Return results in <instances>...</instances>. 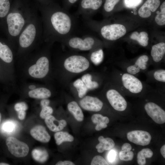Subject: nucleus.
Wrapping results in <instances>:
<instances>
[{
  "label": "nucleus",
  "mask_w": 165,
  "mask_h": 165,
  "mask_svg": "<svg viewBox=\"0 0 165 165\" xmlns=\"http://www.w3.org/2000/svg\"><path fill=\"white\" fill-rule=\"evenodd\" d=\"M42 40L48 43L63 42L73 35L76 25L75 17L68 10L60 8L46 7L41 10Z\"/></svg>",
  "instance_id": "f257e3e1"
},
{
  "label": "nucleus",
  "mask_w": 165,
  "mask_h": 165,
  "mask_svg": "<svg viewBox=\"0 0 165 165\" xmlns=\"http://www.w3.org/2000/svg\"><path fill=\"white\" fill-rule=\"evenodd\" d=\"M42 26L41 19L37 13L32 16L19 35L16 44L21 53L28 50L35 43L42 40Z\"/></svg>",
  "instance_id": "f03ea898"
},
{
  "label": "nucleus",
  "mask_w": 165,
  "mask_h": 165,
  "mask_svg": "<svg viewBox=\"0 0 165 165\" xmlns=\"http://www.w3.org/2000/svg\"><path fill=\"white\" fill-rule=\"evenodd\" d=\"M34 13L16 9L10 10L6 16L8 33L13 45L16 44L19 35Z\"/></svg>",
  "instance_id": "7ed1b4c3"
},
{
  "label": "nucleus",
  "mask_w": 165,
  "mask_h": 165,
  "mask_svg": "<svg viewBox=\"0 0 165 165\" xmlns=\"http://www.w3.org/2000/svg\"><path fill=\"white\" fill-rule=\"evenodd\" d=\"M65 68L68 72L78 73L86 70L90 66V62L85 57L81 55L70 56L64 62Z\"/></svg>",
  "instance_id": "20e7f679"
},
{
  "label": "nucleus",
  "mask_w": 165,
  "mask_h": 165,
  "mask_svg": "<svg viewBox=\"0 0 165 165\" xmlns=\"http://www.w3.org/2000/svg\"><path fill=\"white\" fill-rule=\"evenodd\" d=\"M63 42L66 43L71 48L81 51L91 50L95 43V38L90 35L79 37L72 35Z\"/></svg>",
  "instance_id": "39448f33"
},
{
  "label": "nucleus",
  "mask_w": 165,
  "mask_h": 165,
  "mask_svg": "<svg viewBox=\"0 0 165 165\" xmlns=\"http://www.w3.org/2000/svg\"><path fill=\"white\" fill-rule=\"evenodd\" d=\"M49 70V61L48 57L45 55L37 57L35 63L30 66L28 69L29 75L31 77L37 79L45 77Z\"/></svg>",
  "instance_id": "423d86ee"
},
{
  "label": "nucleus",
  "mask_w": 165,
  "mask_h": 165,
  "mask_svg": "<svg viewBox=\"0 0 165 165\" xmlns=\"http://www.w3.org/2000/svg\"><path fill=\"white\" fill-rule=\"evenodd\" d=\"M127 30L123 25L114 24L103 26L101 28L100 32L102 36L106 40H116L124 35Z\"/></svg>",
  "instance_id": "0eeeda50"
},
{
  "label": "nucleus",
  "mask_w": 165,
  "mask_h": 165,
  "mask_svg": "<svg viewBox=\"0 0 165 165\" xmlns=\"http://www.w3.org/2000/svg\"><path fill=\"white\" fill-rule=\"evenodd\" d=\"M6 144L10 152L16 157H24L29 152L28 145L14 137L8 138L6 140Z\"/></svg>",
  "instance_id": "6e6552de"
},
{
  "label": "nucleus",
  "mask_w": 165,
  "mask_h": 165,
  "mask_svg": "<svg viewBox=\"0 0 165 165\" xmlns=\"http://www.w3.org/2000/svg\"><path fill=\"white\" fill-rule=\"evenodd\" d=\"M102 4V0H81L77 14L81 15L83 19H91L94 12Z\"/></svg>",
  "instance_id": "1a4fd4ad"
},
{
  "label": "nucleus",
  "mask_w": 165,
  "mask_h": 165,
  "mask_svg": "<svg viewBox=\"0 0 165 165\" xmlns=\"http://www.w3.org/2000/svg\"><path fill=\"white\" fill-rule=\"evenodd\" d=\"M107 98L112 107L119 111H124L127 108V102L120 93L117 90L111 89L106 92Z\"/></svg>",
  "instance_id": "9d476101"
},
{
  "label": "nucleus",
  "mask_w": 165,
  "mask_h": 165,
  "mask_svg": "<svg viewBox=\"0 0 165 165\" xmlns=\"http://www.w3.org/2000/svg\"><path fill=\"white\" fill-rule=\"evenodd\" d=\"M121 80L124 87L132 93H139L143 89L141 82L133 75L128 73H124L122 76Z\"/></svg>",
  "instance_id": "9b49d317"
},
{
  "label": "nucleus",
  "mask_w": 165,
  "mask_h": 165,
  "mask_svg": "<svg viewBox=\"0 0 165 165\" xmlns=\"http://www.w3.org/2000/svg\"><path fill=\"white\" fill-rule=\"evenodd\" d=\"M147 114L156 123L162 124L165 123V112L156 104L149 102L145 106Z\"/></svg>",
  "instance_id": "f8f14e48"
},
{
  "label": "nucleus",
  "mask_w": 165,
  "mask_h": 165,
  "mask_svg": "<svg viewBox=\"0 0 165 165\" xmlns=\"http://www.w3.org/2000/svg\"><path fill=\"white\" fill-rule=\"evenodd\" d=\"M128 139L136 144L142 146L148 145L152 137L148 132L142 130H135L130 131L127 134Z\"/></svg>",
  "instance_id": "ddd939ff"
},
{
  "label": "nucleus",
  "mask_w": 165,
  "mask_h": 165,
  "mask_svg": "<svg viewBox=\"0 0 165 165\" xmlns=\"http://www.w3.org/2000/svg\"><path fill=\"white\" fill-rule=\"evenodd\" d=\"M80 105L84 110L97 112L100 111L103 103L98 98L89 96L83 97L80 101Z\"/></svg>",
  "instance_id": "4468645a"
},
{
  "label": "nucleus",
  "mask_w": 165,
  "mask_h": 165,
  "mask_svg": "<svg viewBox=\"0 0 165 165\" xmlns=\"http://www.w3.org/2000/svg\"><path fill=\"white\" fill-rule=\"evenodd\" d=\"M160 4V0H147L139 8L138 13L143 18H148L155 12Z\"/></svg>",
  "instance_id": "2eb2a0df"
},
{
  "label": "nucleus",
  "mask_w": 165,
  "mask_h": 165,
  "mask_svg": "<svg viewBox=\"0 0 165 165\" xmlns=\"http://www.w3.org/2000/svg\"><path fill=\"white\" fill-rule=\"evenodd\" d=\"M31 136L35 139L43 143H47L50 139V136L45 127L42 125H37L30 130Z\"/></svg>",
  "instance_id": "dca6fc26"
},
{
  "label": "nucleus",
  "mask_w": 165,
  "mask_h": 165,
  "mask_svg": "<svg viewBox=\"0 0 165 165\" xmlns=\"http://www.w3.org/2000/svg\"><path fill=\"white\" fill-rule=\"evenodd\" d=\"M45 122L49 130L54 132L59 131L62 130L67 124L65 120H58L51 115L45 119Z\"/></svg>",
  "instance_id": "f3484780"
},
{
  "label": "nucleus",
  "mask_w": 165,
  "mask_h": 165,
  "mask_svg": "<svg viewBox=\"0 0 165 165\" xmlns=\"http://www.w3.org/2000/svg\"><path fill=\"white\" fill-rule=\"evenodd\" d=\"M165 53V43L162 42L153 45L151 51V55L154 61L158 62L163 57Z\"/></svg>",
  "instance_id": "a211bd4d"
},
{
  "label": "nucleus",
  "mask_w": 165,
  "mask_h": 165,
  "mask_svg": "<svg viewBox=\"0 0 165 165\" xmlns=\"http://www.w3.org/2000/svg\"><path fill=\"white\" fill-rule=\"evenodd\" d=\"M51 95V92L49 89L43 87L35 88L28 92V95L30 97L37 99L47 98Z\"/></svg>",
  "instance_id": "6ab92c4d"
},
{
  "label": "nucleus",
  "mask_w": 165,
  "mask_h": 165,
  "mask_svg": "<svg viewBox=\"0 0 165 165\" xmlns=\"http://www.w3.org/2000/svg\"><path fill=\"white\" fill-rule=\"evenodd\" d=\"M99 143L96 146L97 152L102 153L105 150H109L115 146V143L113 140L109 138H105L102 136L98 138Z\"/></svg>",
  "instance_id": "aec40b11"
},
{
  "label": "nucleus",
  "mask_w": 165,
  "mask_h": 165,
  "mask_svg": "<svg viewBox=\"0 0 165 165\" xmlns=\"http://www.w3.org/2000/svg\"><path fill=\"white\" fill-rule=\"evenodd\" d=\"M13 53L7 45L0 42V58L6 63H10L13 59Z\"/></svg>",
  "instance_id": "412c9836"
},
{
  "label": "nucleus",
  "mask_w": 165,
  "mask_h": 165,
  "mask_svg": "<svg viewBox=\"0 0 165 165\" xmlns=\"http://www.w3.org/2000/svg\"><path fill=\"white\" fill-rule=\"evenodd\" d=\"M69 111L72 113L75 118L79 122L82 121L84 119V115L82 111L75 101H72L69 103L67 106Z\"/></svg>",
  "instance_id": "4be33fe9"
},
{
  "label": "nucleus",
  "mask_w": 165,
  "mask_h": 165,
  "mask_svg": "<svg viewBox=\"0 0 165 165\" xmlns=\"http://www.w3.org/2000/svg\"><path fill=\"white\" fill-rule=\"evenodd\" d=\"M31 155L35 161L40 163L46 162L49 156L48 154L45 149L39 148L34 149L31 152Z\"/></svg>",
  "instance_id": "5701e85b"
},
{
  "label": "nucleus",
  "mask_w": 165,
  "mask_h": 165,
  "mask_svg": "<svg viewBox=\"0 0 165 165\" xmlns=\"http://www.w3.org/2000/svg\"><path fill=\"white\" fill-rule=\"evenodd\" d=\"M131 39L137 41L141 46H147L148 44L149 38L148 33L145 31H142L139 33L137 31L133 32L130 36Z\"/></svg>",
  "instance_id": "b1692460"
},
{
  "label": "nucleus",
  "mask_w": 165,
  "mask_h": 165,
  "mask_svg": "<svg viewBox=\"0 0 165 165\" xmlns=\"http://www.w3.org/2000/svg\"><path fill=\"white\" fill-rule=\"evenodd\" d=\"M56 144L60 145L65 141L72 142L73 141V137L66 132H57L54 135Z\"/></svg>",
  "instance_id": "393cba45"
},
{
  "label": "nucleus",
  "mask_w": 165,
  "mask_h": 165,
  "mask_svg": "<svg viewBox=\"0 0 165 165\" xmlns=\"http://www.w3.org/2000/svg\"><path fill=\"white\" fill-rule=\"evenodd\" d=\"M153 153L149 148H146L142 149L138 153L137 162L139 165H144L146 163V159L150 158L153 156Z\"/></svg>",
  "instance_id": "a878e982"
},
{
  "label": "nucleus",
  "mask_w": 165,
  "mask_h": 165,
  "mask_svg": "<svg viewBox=\"0 0 165 165\" xmlns=\"http://www.w3.org/2000/svg\"><path fill=\"white\" fill-rule=\"evenodd\" d=\"M73 86L76 88L80 98H82L86 93L88 89L81 79H78L73 83Z\"/></svg>",
  "instance_id": "bb28decb"
},
{
  "label": "nucleus",
  "mask_w": 165,
  "mask_h": 165,
  "mask_svg": "<svg viewBox=\"0 0 165 165\" xmlns=\"http://www.w3.org/2000/svg\"><path fill=\"white\" fill-rule=\"evenodd\" d=\"M92 75L89 74H86L82 77L81 80L87 89L93 90L97 88L99 86L97 82L92 81Z\"/></svg>",
  "instance_id": "cd10ccee"
},
{
  "label": "nucleus",
  "mask_w": 165,
  "mask_h": 165,
  "mask_svg": "<svg viewBox=\"0 0 165 165\" xmlns=\"http://www.w3.org/2000/svg\"><path fill=\"white\" fill-rule=\"evenodd\" d=\"M160 11H158L155 20L158 25H164L165 24V2H163L160 6Z\"/></svg>",
  "instance_id": "c85d7f7f"
},
{
  "label": "nucleus",
  "mask_w": 165,
  "mask_h": 165,
  "mask_svg": "<svg viewBox=\"0 0 165 165\" xmlns=\"http://www.w3.org/2000/svg\"><path fill=\"white\" fill-rule=\"evenodd\" d=\"M103 58V52L101 49L93 52L90 56L91 61L95 65H98L101 63Z\"/></svg>",
  "instance_id": "c756f323"
},
{
  "label": "nucleus",
  "mask_w": 165,
  "mask_h": 165,
  "mask_svg": "<svg viewBox=\"0 0 165 165\" xmlns=\"http://www.w3.org/2000/svg\"><path fill=\"white\" fill-rule=\"evenodd\" d=\"M9 0H0V18L6 17L10 10Z\"/></svg>",
  "instance_id": "7c9ffc66"
},
{
  "label": "nucleus",
  "mask_w": 165,
  "mask_h": 165,
  "mask_svg": "<svg viewBox=\"0 0 165 165\" xmlns=\"http://www.w3.org/2000/svg\"><path fill=\"white\" fill-rule=\"evenodd\" d=\"M148 60L147 55H142L137 59L134 65L140 70H145L147 68V62Z\"/></svg>",
  "instance_id": "2f4dec72"
},
{
  "label": "nucleus",
  "mask_w": 165,
  "mask_h": 165,
  "mask_svg": "<svg viewBox=\"0 0 165 165\" xmlns=\"http://www.w3.org/2000/svg\"><path fill=\"white\" fill-rule=\"evenodd\" d=\"M91 120L94 123L97 124L102 123L107 124L109 121V119L108 117L104 116L99 114H95L93 115L91 117Z\"/></svg>",
  "instance_id": "473e14b6"
},
{
  "label": "nucleus",
  "mask_w": 165,
  "mask_h": 165,
  "mask_svg": "<svg viewBox=\"0 0 165 165\" xmlns=\"http://www.w3.org/2000/svg\"><path fill=\"white\" fill-rule=\"evenodd\" d=\"M120 0H105L104 5V10L106 12H111Z\"/></svg>",
  "instance_id": "72a5a7b5"
},
{
  "label": "nucleus",
  "mask_w": 165,
  "mask_h": 165,
  "mask_svg": "<svg viewBox=\"0 0 165 165\" xmlns=\"http://www.w3.org/2000/svg\"><path fill=\"white\" fill-rule=\"evenodd\" d=\"M119 157L120 159L124 161H131L132 160L134 153L131 151H127L121 150L119 152Z\"/></svg>",
  "instance_id": "f704fd0d"
},
{
  "label": "nucleus",
  "mask_w": 165,
  "mask_h": 165,
  "mask_svg": "<svg viewBox=\"0 0 165 165\" xmlns=\"http://www.w3.org/2000/svg\"><path fill=\"white\" fill-rule=\"evenodd\" d=\"M16 125L14 121H8L3 124L2 128L4 130L7 132H13L16 130Z\"/></svg>",
  "instance_id": "c9c22d12"
},
{
  "label": "nucleus",
  "mask_w": 165,
  "mask_h": 165,
  "mask_svg": "<svg viewBox=\"0 0 165 165\" xmlns=\"http://www.w3.org/2000/svg\"><path fill=\"white\" fill-rule=\"evenodd\" d=\"M142 0H124V5L128 8H135L140 5L142 2Z\"/></svg>",
  "instance_id": "e433bc0d"
},
{
  "label": "nucleus",
  "mask_w": 165,
  "mask_h": 165,
  "mask_svg": "<svg viewBox=\"0 0 165 165\" xmlns=\"http://www.w3.org/2000/svg\"><path fill=\"white\" fill-rule=\"evenodd\" d=\"M91 165H108L107 161L102 156L97 155L95 156L93 159Z\"/></svg>",
  "instance_id": "4c0bfd02"
},
{
  "label": "nucleus",
  "mask_w": 165,
  "mask_h": 165,
  "mask_svg": "<svg viewBox=\"0 0 165 165\" xmlns=\"http://www.w3.org/2000/svg\"><path fill=\"white\" fill-rule=\"evenodd\" d=\"M155 79L159 82H165V70L164 69H159L155 71L153 74Z\"/></svg>",
  "instance_id": "58836bf2"
},
{
  "label": "nucleus",
  "mask_w": 165,
  "mask_h": 165,
  "mask_svg": "<svg viewBox=\"0 0 165 165\" xmlns=\"http://www.w3.org/2000/svg\"><path fill=\"white\" fill-rule=\"evenodd\" d=\"M53 112L52 108L49 106L42 108L40 113V116L42 119H45L47 117L51 115Z\"/></svg>",
  "instance_id": "ea45409f"
},
{
  "label": "nucleus",
  "mask_w": 165,
  "mask_h": 165,
  "mask_svg": "<svg viewBox=\"0 0 165 165\" xmlns=\"http://www.w3.org/2000/svg\"><path fill=\"white\" fill-rule=\"evenodd\" d=\"M14 108L17 112L20 111H26L28 109V106L25 102H22L16 103L14 105Z\"/></svg>",
  "instance_id": "a19ab883"
},
{
  "label": "nucleus",
  "mask_w": 165,
  "mask_h": 165,
  "mask_svg": "<svg viewBox=\"0 0 165 165\" xmlns=\"http://www.w3.org/2000/svg\"><path fill=\"white\" fill-rule=\"evenodd\" d=\"M140 69L136 67L134 64L128 67L127 68V72L131 75H134L138 73L140 71Z\"/></svg>",
  "instance_id": "79ce46f5"
},
{
  "label": "nucleus",
  "mask_w": 165,
  "mask_h": 165,
  "mask_svg": "<svg viewBox=\"0 0 165 165\" xmlns=\"http://www.w3.org/2000/svg\"><path fill=\"white\" fill-rule=\"evenodd\" d=\"M78 0H65V9L68 10V9L73 4H75Z\"/></svg>",
  "instance_id": "37998d69"
},
{
  "label": "nucleus",
  "mask_w": 165,
  "mask_h": 165,
  "mask_svg": "<svg viewBox=\"0 0 165 165\" xmlns=\"http://www.w3.org/2000/svg\"><path fill=\"white\" fill-rule=\"evenodd\" d=\"M116 155V152L113 150H111L109 153L108 157L109 162H113L115 159Z\"/></svg>",
  "instance_id": "c03bdc74"
},
{
  "label": "nucleus",
  "mask_w": 165,
  "mask_h": 165,
  "mask_svg": "<svg viewBox=\"0 0 165 165\" xmlns=\"http://www.w3.org/2000/svg\"><path fill=\"white\" fill-rule=\"evenodd\" d=\"M121 150L130 151L132 149V147L131 145L128 143H125L124 144L122 147Z\"/></svg>",
  "instance_id": "a18cd8bd"
},
{
  "label": "nucleus",
  "mask_w": 165,
  "mask_h": 165,
  "mask_svg": "<svg viewBox=\"0 0 165 165\" xmlns=\"http://www.w3.org/2000/svg\"><path fill=\"white\" fill-rule=\"evenodd\" d=\"M107 127V124L102 123L100 124H97L95 127V130L97 131H99L102 129L106 128Z\"/></svg>",
  "instance_id": "49530a36"
},
{
  "label": "nucleus",
  "mask_w": 165,
  "mask_h": 165,
  "mask_svg": "<svg viewBox=\"0 0 165 165\" xmlns=\"http://www.w3.org/2000/svg\"><path fill=\"white\" fill-rule=\"evenodd\" d=\"M56 165H74L75 164L72 162L68 160L64 161H60L58 162Z\"/></svg>",
  "instance_id": "de8ad7c7"
},
{
  "label": "nucleus",
  "mask_w": 165,
  "mask_h": 165,
  "mask_svg": "<svg viewBox=\"0 0 165 165\" xmlns=\"http://www.w3.org/2000/svg\"><path fill=\"white\" fill-rule=\"evenodd\" d=\"M50 103V101L47 98L42 99L40 101V105L42 108L48 106Z\"/></svg>",
  "instance_id": "09e8293b"
},
{
  "label": "nucleus",
  "mask_w": 165,
  "mask_h": 165,
  "mask_svg": "<svg viewBox=\"0 0 165 165\" xmlns=\"http://www.w3.org/2000/svg\"><path fill=\"white\" fill-rule=\"evenodd\" d=\"M18 112V116L19 119L23 120L24 119L25 117L26 113L25 111H20Z\"/></svg>",
  "instance_id": "8fccbe9b"
},
{
  "label": "nucleus",
  "mask_w": 165,
  "mask_h": 165,
  "mask_svg": "<svg viewBox=\"0 0 165 165\" xmlns=\"http://www.w3.org/2000/svg\"><path fill=\"white\" fill-rule=\"evenodd\" d=\"M160 153L164 158H165V145H163L161 147Z\"/></svg>",
  "instance_id": "3c124183"
},
{
  "label": "nucleus",
  "mask_w": 165,
  "mask_h": 165,
  "mask_svg": "<svg viewBox=\"0 0 165 165\" xmlns=\"http://www.w3.org/2000/svg\"><path fill=\"white\" fill-rule=\"evenodd\" d=\"M9 165L8 163H0V165Z\"/></svg>",
  "instance_id": "603ef678"
},
{
  "label": "nucleus",
  "mask_w": 165,
  "mask_h": 165,
  "mask_svg": "<svg viewBox=\"0 0 165 165\" xmlns=\"http://www.w3.org/2000/svg\"><path fill=\"white\" fill-rule=\"evenodd\" d=\"M1 117H2L0 113V123H1Z\"/></svg>",
  "instance_id": "864d4df0"
},
{
  "label": "nucleus",
  "mask_w": 165,
  "mask_h": 165,
  "mask_svg": "<svg viewBox=\"0 0 165 165\" xmlns=\"http://www.w3.org/2000/svg\"><path fill=\"white\" fill-rule=\"evenodd\" d=\"M132 150H133V151H134V149H132Z\"/></svg>",
  "instance_id": "5fc2aeb1"
},
{
  "label": "nucleus",
  "mask_w": 165,
  "mask_h": 165,
  "mask_svg": "<svg viewBox=\"0 0 165 165\" xmlns=\"http://www.w3.org/2000/svg\"><path fill=\"white\" fill-rule=\"evenodd\" d=\"M40 0V1H43V0Z\"/></svg>",
  "instance_id": "6e6d98bb"
}]
</instances>
